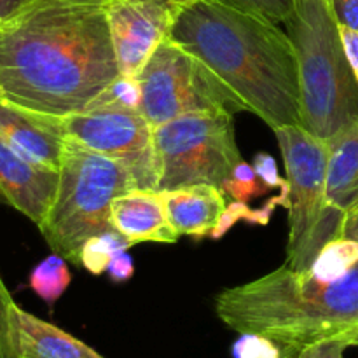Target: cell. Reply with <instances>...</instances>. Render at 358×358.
Segmentation results:
<instances>
[{"label":"cell","instance_id":"cell-1","mask_svg":"<svg viewBox=\"0 0 358 358\" xmlns=\"http://www.w3.org/2000/svg\"><path fill=\"white\" fill-rule=\"evenodd\" d=\"M35 0L0 27V96L30 110L69 115L119 76L105 3Z\"/></svg>","mask_w":358,"mask_h":358},{"label":"cell","instance_id":"cell-2","mask_svg":"<svg viewBox=\"0 0 358 358\" xmlns=\"http://www.w3.org/2000/svg\"><path fill=\"white\" fill-rule=\"evenodd\" d=\"M170 38L212 69L271 129L301 124L296 49L278 23L217 0H191Z\"/></svg>","mask_w":358,"mask_h":358},{"label":"cell","instance_id":"cell-3","mask_svg":"<svg viewBox=\"0 0 358 358\" xmlns=\"http://www.w3.org/2000/svg\"><path fill=\"white\" fill-rule=\"evenodd\" d=\"M217 317L238 334H259L285 352L341 338L358 327V262L339 278L289 264L243 285L222 290Z\"/></svg>","mask_w":358,"mask_h":358},{"label":"cell","instance_id":"cell-4","mask_svg":"<svg viewBox=\"0 0 358 358\" xmlns=\"http://www.w3.org/2000/svg\"><path fill=\"white\" fill-rule=\"evenodd\" d=\"M299 69L301 124L331 140L358 119V80L329 0H297L287 17Z\"/></svg>","mask_w":358,"mask_h":358},{"label":"cell","instance_id":"cell-5","mask_svg":"<svg viewBox=\"0 0 358 358\" xmlns=\"http://www.w3.org/2000/svg\"><path fill=\"white\" fill-rule=\"evenodd\" d=\"M135 187L119 161L66 138L58 187L48 215L38 226L55 254L80 266V250L90 238L112 231L110 208L117 196Z\"/></svg>","mask_w":358,"mask_h":358},{"label":"cell","instance_id":"cell-6","mask_svg":"<svg viewBox=\"0 0 358 358\" xmlns=\"http://www.w3.org/2000/svg\"><path fill=\"white\" fill-rule=\"evenodd\" d=\"M289 182V243L287 264L310 269L327 243L343 236L345 213L327 201V140L303 124L273 129Z\"/></svg>","mask_w":358,"mask_h":358},{"label":"cell","instance_id":"cell-7","mask_svg":"<svg viewBox=\"0 0 358 358\" xmlns=\"http://www.w3.org/2000/svg\"><path fill=\"white\" fill-rule=\"evenodd\" d=\"M159 164L157 191L196 184L222 187L241 163L234 133V115L227 112H196L152 128Z\"/></svg>","mask_w":358,"mask_h":358},{"label":"cell","instance_id":"cell-8","mask_svg":"<svg viewBox=\"0 0 358 358\" xmlns=\"http://www.w3.org/2000/svg\"><path fill=\"white\" fill-rule=\"evenodd\" d=\"M140 114L152 128L196 112H250L247 103L199 58L166 38L138 76Z\"/></svg>","mask_w":358,"mask_h":358},{"label":"cell","instance_id":"cell-9","mask_svg":"<svg viewBox=\"0 0 358 358\" xmlns=\"http://www.w3.org/2000/svg\"><path fill=\"white\" fill-rule=\"evenodd\" d=\"M59 126L66 138L119 161L131 175L136 189L159 185V164L152 126L140 110L84 108L62 115Z\"/></svg>","mask_w":358,"mask_h":358},{"label":"cell","instance_id":"cell-10","mask_svg":"<svg viewBox=\"0 0 358 358\" xmlns=\"http://www.w3.org/2000/svg\"><path fill=\"white\" fill-rule=\"evenodd\" d=\"M191 0H108V30L121 76L138 77Z\"/></svg>","mask_w":358,"mask_h":358},{"label":"cell","instance_id":"cell-11","mask_svg":"<svg viewBox=\"0 0 358 358\" xmlns=\"http://www.w3.org/2000/svg\"><path fill=\"white\" fill-rule=\"evenodd\" d=\"M0 136L31 163L59 170L66 136L58 115L30 110L0 96Z\"/></svg>","mask_w":358,"mask_h":358},{"label":"cell","instance_id":"cell-12","mask_svg":"<svg viewBox=\"0 0 358 358\" xmlns=\"http://www.w3.org/2000/svg\"><path fill=\"white\" fill-rule=\"evenodd\" d=\"M58 187V171L31 163L0 136V192L10 206L41 226Z\"/></svg>","mask_w":358,"mask_h":358},{"label":"cell","instance_id":"cell-13","mask_svg":"<svg viewBox=\"0 0 358 358\" xmlns=\"http://www.w3.org/2000/svg\"><path fill=\"white\" fill-rule=\"evenodd\" d=\"M110 224L131 245L175 243L180 238L168 220L163 194L156 189H131L117 196L112 201Z\"/></svg>","mask_w":358,"mask_h":358},{"label":"cell","instance_id":"cell-14","mask_svg":"<svg viewBox=\"0 0 358 358\" xmlns=\"http://www.w3.org/2000/svg\"><path fill=\"white\" fill-rule=\"evenodd\" d=\"M10 339L20 358H105L80 339L13 303Z\"/></svg>","mask_w":358,"mask_h":358},{"label":"cell","instance_id":"cell-15","mask_svg":"<svg viewBox=\"0 0 358 358\" xmlns=\"http://www.w3.org/2000/svg\"><path fill=\"white\" fill-rule=\"evenodd\" d=\"M163 194L166 215L178 236L203 240L215 233L226 210L222 189L208 184L159 191Z\"/></svg>","mask_w":358,"mask_h":358},{"label":"cell","instance_id":"cell-16","mask_svg":"<svg viewBox=\"0 0 358 358\" xmlns=\"http://www.w3.org/2000/svg\"><path fill=\"white\" fill-rule=\"evenodd\" d=\"M327 145V201L348 215L358 210V119Z\"/></svg>","mask_w":358,"mask_h":358},{"label":"cell","instance_id":"cell-17","mask_svg":"<svg viewBox=\"0 0 358 358\" xmlns=\"http://www.w3.org/2000/svg\"><path fill=\"white\" fill-rule=\"evenodd\" d=\"M70 282H72V275L66 266V259L58 254H52L31 269L28 283H30V289L45 304L52 306L65 294Z\"/></svg>","mask_w":358,"mask_h":358},{"label":"cell","instance_id":"cell-18","mask_svg":"<svg viewBox=\"0 0 358 358\" xmlns=\"http://www.w3.org/2000/svg\"><path fill=\"white\" fill-rule=\"evenodd\" d=\"M129 247H133V245L115 229L96 234V236L90 238L83 245V250H80V266H84L91 275L100 276L107 271L112 259L119 252L128 250Z\"/></svg>","mask_w":358,"mask_h":358},{"label":"cell","instance_id":"cell-19","mask_svg":"<svg viewBox=\"0 0 358 358\" xmlns=\"http://www.w3.org/2000/svg\"><path fill=\"white\" fill-rule=\"evenodd\" d=\"M142 103V87L138 77L121 76L119 73L100 94L87 103L86 108H110V110H140ZM84 110V108H83Z\"/></svg>","mask_w":358,"mask_h":358},{"label":"cell","instance_id":"cell-20","mask_svg":"<svg viewBox=\"0 0 358 358\" xmlns=\"http://www.w3.org/2000/svg\"><path fill=\"white\" fill-rule=\"evenodd\" d=\"M224 194H231L236 201L247 203L250 199L257 198L262 192H266V185L259 184V177L255 173L254 166L245 161L236 164L233 171H231L229 177L224 180L222 187Z\"/></svg>","mask_w":358,"mask_h":358},{"label":"cell","instance_id":"cell-21","mask_svg":"<svg viewBox=\"0 0 358 358\" xmlns=\"http://www.w3.org/2000/svg\"><path fill=\"white\" fill-rule=\"evenodd\" d=\"M217 2L227 3L236 9L247 10V13L257 14L266 17L273 23H285L287 17L292 14L297 0H217Z\"/></svg>","mask_w":358,"mask_h":358},{"label":"cell","instance_id":"cell-22","mask_svg":"<svg viewBox=\"0 0 358 358\" xmlns=\"http://www.w3.org/2000/svg\"><path fill=\"white\" fill-rule=\"evenodd\" d=\"M283 352L275 341L259 334H240L233 345L234 358H282Z\"/></svg>","mask_w":358,"mask_h":358},{"label":"cell","instance_id":"cell-23","mask_svg":"<svg viewBox=\"0 0 358 358\" xmlns=\"http://www.w3.org/2000/svg\"><path fill=\"white\" fill-rule=\"evenodd\" d=\"M13 297L0 276V358H20L13 348L10 339V306Z\"/></svg>","mask_w":358,"mask_h":358},{"label":"cell","instance_id":"cell-24","mask_svg":"<svg viewBox=\"0 0 358 358\" xmlns=\"http://www.w3.org/2000/svg\"><path fill=\"white\" fill-rule=\"evenodd\" d=\"M255 173H257L259 180L266 185L268 189H278L282 194L289 196V182L287 178H282L278 175V166H276L275 157L269 156L266 152H259L252 161Z\"/></svg>","mask_w":358,"mask_h":358},{"label":"cell","instance_id":"cell-25","mask_svg":"<svg viewBox=\"0 0 358 358\" xmlns=\"http://www.w3.org/2000/svg\"><path fill=\"white\" fill-rule=\"evenodd\" d=\"M348 343L343 338H331L308 346L299 353V358H345Z\"/></svg>","mask_w":358,"mask_h":358},{"label":"cell","instance_id":"cell-26","mask_svg":"<svg viewBox=\"0 0 358 358\" xmlns=\"http://www.w3.org/2000/svg\"><path fill=\"white\" fill-rule=\"evenodd\" d=\"M329 6L341 27L358 31V0H329Z\"/></svg>","mask_w":358,"mask_h":358},{"label":"cell","instance_id":"cell-27","mask_svg":"<svg viewBox=\"0 0 358 358\" xmlns=\"http://www.w3.org/2000/svg\"><path fill=\"white\" fill-rule=\"evenodd\" d=\"M107 273L110 275V278L114 280V282L117 283L128 282V280L133 276V273H135L133 259L129 257L126 252H119V254L112 259L110 264H108Z\"/></svg>","mask_w":358,"mask_h":358},{"label":"cell","instance_id":"cell-28","mask_svg":"<svg viewBox=\"0 0 358 358\" xmlns=\"http://www.w3.org/2000/svg\"><path fill=\"white\" fill-rule=\"evenodd\" d=\"M339 31H341L343 45H345L348 62L350 65H352L353 73H355L358 80V31L352 30V28L348 27H341V24H339Z\"/></svg>","mask_w":358,"mask_h":358},{"label":"cell","instance_id":"cell-29","mask_svg":"<svg viewBox=\"0 0 358 358\" xmlns=\"http://www.w3.org/2000/svg\"><path fill=\"white\" fill-rule=\"evenodd\" d=\"M35 0H0V27L9 23L10 20L23 13Z\"/></svg>","mask_w":358,"mask_h":358},{"label":"cell","instance_id":"cell-30","mask_svg":"<svg viewBox=\"0 0 358 358\" xmlns=\"http://www.w3.org/2000/svg\"><path fill=\"white\" fill-rule=\"evenodd\" d=\"M343 236L358 243V210L357 212L348 213L345 217V226H343Z\"/></svg>","mask_w":358,"mask_h":358},{"label":"cell","instance_id":"cell-31","mask_svg":"<svg viewBox=\"0 0 358 358\" xmlns=\"http://www.w3.org/2000/svg\"><path fill=\"white\" fill-rule=\"evenodd\" d=\"M341 338L345 339L350 346H358V327L352 329V331L346 332V334L341 336Z\"/></svg>","mask_w":358,"mask_h":358},{"label":"cell","instance_id":"cell-32","mask_svg":"<svg viewBox=\"0 0 358 358\" xmlns=\"http://www.w3.org/2000/svg\"><path fill=\"white\" fill-rule=\"evenodd\" d=\"M283 355L282 358H299V353H294V352H285V350H282Z\"/></svg>","mask_w":358,"mask_h":358},{"label":"cell","instance_id":"cell-33","mask_svg":"<svg viewBox=\"0 0 358 358\" xmlns=\"http://www.w3.org/2000/svg\"><path fill=\"white\" fill-rule=\"evenodd\" d=\"M2 201H6V199H3V196H2V192H0V203Z\"/></svg>","mask_w":358,"mask_h":358}]
</instances>
